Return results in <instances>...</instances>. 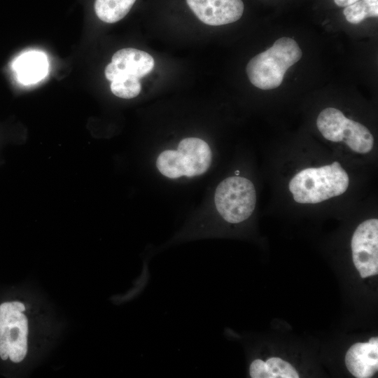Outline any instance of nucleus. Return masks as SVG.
Segmentation results:
<instances>
[{
    "label": "nucleus",
    "instance_id": "f257e3e1",
    "mask_svg": "<svg viewBox=\"0 0 378 378\" xmlns=\"http://www.w3.org/2000/svg\"><path fill=\"white\" fill-rule=\"evenodd\" d=\"M349 182L347 173L335 161L329 165L302 169L291 178L288 187L295 202L316 204L343 194Z\"/></svg>",
    "mask_w": 378,
    "mask_h": 378
},
{
    "label": "nucleus",
    "instance_id": "f03ea898",
    "mask_svg": "<svg viewBox=\"0 0 378 378\" xmlns=\"http://www.w3.org/2000/svg\"><path fill=\"white\" fill-rule=\"evenodd\" d=\"M302 55L297 42L289 37L277 39L272 47L255 55L246 65L250 82L261 90L278 88L287 69Z\"/></svg>",
    "mask_w": 378,
    "mask_h": 378
},
{
    "label": "nucleus",
    "instance_id": "7ed1b4c3",
    "mask_svg": "<svg viewBox=\"0 0 378 378\" xmlns=\"http://www.w3.org/2000/svg\"><path fill=\"white\" fill-rule=\"evenodd\" d=\"M211 162V151L207 143L199 138L189 137L180 141L177 150L161 153L156 166L164 176L176 178L201 175L206 172Z\"/></svg>",
    "mask_w": 378,
    "mask_h": 378
},
{
    "label": "nucleus",
    "instance_id": "20e7f679",
    "mask_svg": "<svg viewBox=\"0 0 378 378\" xmlns=\"http://www.w3.org/2000/svg\"><path fill=\"white\" fill-rule=\"evenodd\" d=\"M214 202L216 209L228 223H238L246 220L253 213L256 192L252 182L240 176L224 179L217 186Z\"/></svg>",
    "mask_w": 378,
    "mask_h": 378
},
{
    "label": "nucleus",
    "instance_id": "39448f33",
    "mask_svg": "<svg viewBox=\"0 0 378 378\" xmlns=\"http://www.w3.org/2000/svg\"><path fill=\"white\" fill-rule=\"evenodd\" d=\"M316 126L325 139L333 142L344 141L356 153H368L374 146V137L369 130L346 118L337 108L323 109L317 118Z\"/></svg>",
    "mask_w": 378,
    "mask_h": 378
},
{
    "label": "nucleus",
    "instance_id": "423d86ee",
    "mask_svg": "<svg viewBox=\"0 0 378 378\" xmlns=\"http://www.w3.org/2000/svg\"><path fill=\"white\" fill-rule=\"evenodd\" d=\"M24 305L18 301L0 304V357L20 363L27 352L28 320L22 313Z\"/></svg>",
    "mask_w": 378,
    "mask_h": 378
},
{
    "label": "nucleus",
    "instance_id": "0eeeda50",
    "mask_svg": "<svg viewBox=\"0 0 378 378\" xmlns=\"http://www.w3.org/2000/svg\"><path fill=\"white\" fill-rule=\"evenodd\" d=\"M354 264L362 278L378 273V220L361 223L351 239Z\"/></svg>",
    "mask_w": 378,
    "mask_h": 378
},
{
    "label": "nucleus",
    "instance_id": "6e6552de",
    "mask_svg": "<svg viewBox=\"0 0 378 378\" xmlns=\"http://www.w3.org/2000/svg\"><path fill=\"white\" fill-rule=\"evenodd\" d=\"M155 65L154 59L148 52L132 48H122L114 53L104 74L111 82L118 78H141L149 74Z\"/></svg>",
    "mask_w": 378,
    "mask_h": 378
},
{
    "label": "nucleus",
    "instance_id": "1a4fd4ad",
    "mask_svg": "<svg viewBox=\"0 0 378 378\" xmlns=\"http://www.w3.org/2000/svg\"><path fill=\"white\" fill-rule=\"evenodd\" d=\"M190 9L203 23L219 26L234 22L242 16L241 0H186Z\"/></svg>",
    "mask_w": 378,
    "mask_h": 378
},
{
    "label": "nucleus",
    "instance_id": "9d476101",
    "mask_svg": "<svg viewBox=\"0 0 378 378\" xmlns=\"http://www.w3.org/2000/svg\"><path fill=\"white\" fill-rule=\"evenodd\" d=\"M345 363L355 377H372L378 370V344L369 342L353 344L346 354Z\"/></svg>",
    "mask_w": 378,
    "mask_h": 378
},
{
    "label": "nucleus",
    "instance_id": "9b49d317",
    "mask_svg": "<svg viewBox=\"0 0 378 378\" xmlns=\"http://www.w3.org/2000/svg\"><path fill=\"white\" fill-rule=\"evenodd\" d=\"M18 80L29 85L43 78L48 74V62L46 56L40 52L30 51L19 56L13 63Z\"/></svg>",
    "mask_w": 378,
    "mask_h": 378
},
{
    "label": "nucleus",
    "instance_id": "f8f14e48",
    "mask_svg": "<svg viewBox=\"0 0 378 378\" xmlns=\"http://www.w3.org/2000/svg\"><path fill=\"white\" fill-rule=\"evenodd\" d=\"M136 0H95L97 16L106 23H115L130 12Z\"/></svg>",
    "mask_w": 378,
    "mask_h": 378
},
{
    "label": "nucleus",
    "instance_id": "ddd939ff",
    "mask_svg": "<svg viewBox=\"0 0 378 378\" xmlns=\"http://www.w3.org/2000/svg\"><path fill=\"white\" fill-rule=\"evenodd\" d=\"M346 20L351 24H358L368 18L378 16V0H359L343 10Z\"/></svg>",
    "mask_w": 378,
    "mask_h": 378
},
{
    "label": "nucleus",
    "instance_id": "4468645a",
    "mask_svg": "<svg viewBox=\"0 0 378 378\" xmlns=\"http://www.w3.org/2000/svg\"><path fill=\"white\" fill-rule=\"evenodd\" d=\"M110 88L114 95L123 99H131L140 93L141 86L139 78L125 77L112 80Z\"/></svg>",
    "mask_w": 378,
    "mask_h": 378
},
{
    "label": "nucleus",
    "instance_id": "2eb2a0df",
    "mask_svg": "<svg viewBox=\"0 0 378 378\" xmlns=\"http://www.w3.org/2000/svg\"><path fill=\"white\" fill-rule=\"evenodd\" d=\"M266 378H298L296 370L288 362L272 357L265 362Z\"/></svg>",
    "mask_w": 378,
    "mask_h": 378
},
{
    "label": "nucleus",
    "instance_id": "dca6fc26",
    "mask_svg": "<svg viewBox=\"0 0 378 378\" xmlns=\"http://www.w3.org/2000/svg\"><path fill=\"white\" fill-rule=\"evenodd\" d=\"M359 0H334L335 4L340 7L348 6Z\"/></svg>",
    "mask_w": 378,
    "mask_h": 378
},
{
    "label": "nucleus",
    "instance_id": "f3484780",
    "mask_svg": "<svg viewBox=\"0 0 378 378\" xmlns=\"http://www.w3.org/2000/svg\"><path fill=\"white\" fill-rule=\"evenodd\" d=\"M368 342L372 344H378V337H373L370 339Z\"/></svg>",
    "mask_w": 378,
    "mask_h": 378
},
{
    "label": "nucleus",
    "instance_id": "a211bd4d",
    "mask_svg": "<svg viewBox=\"0 0 378 378\" xmlns=\"http://www.w3.org/2000/svg\"><path fill=\"white\" fill-rule=\"evenodd\" d=\"M235 174H236V175H238V174H239V171H236V172H235Z\"/></svg>",
    "mask_w": 378,
    "mask_h": 378
}]
</instances>
